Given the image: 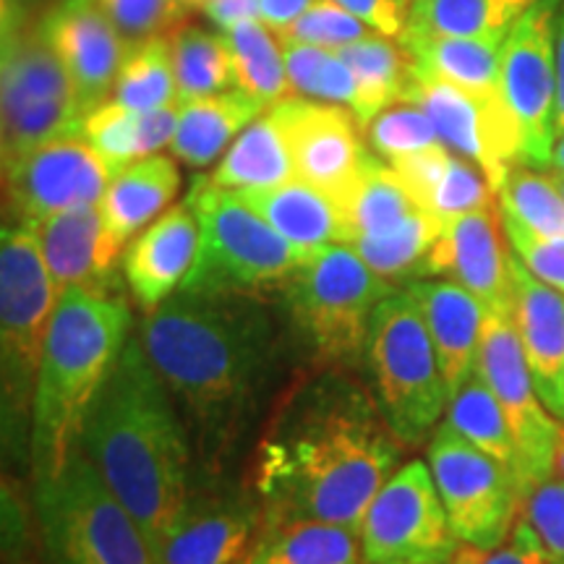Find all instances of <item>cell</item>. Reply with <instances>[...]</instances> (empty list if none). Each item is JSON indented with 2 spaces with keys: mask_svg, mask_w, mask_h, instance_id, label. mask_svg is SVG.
<instances>
[{
  "mask_svg": "<svg viewBox=\"0 0 564 564\" xmlns=\"http://www.w3.org/2000/svg\"><path fill=\"white\" fill-rule=\"evenodd\" d=\"M129 45L171 34L192 11L181 0H97Z\"/></svg>",
  "mask_w": 564,
  "mask_h": 564,
  "instance_id": "45",
  "label": "cell"
},
{
  "mask_svg": "<svg viewBox=\"0 0 564 564\" xmlns=\"http://www.w3.org/2000/svg\"><path fill=\"white\" fill-rule=\"evenodd\" d=\"M426 278H449L474 293L486 312L512 314V249H505L491 207L442 223Z\"/></svg>",
  "mask_w": 564,
  "mask_h": 564,
  "instance_id": "19",
  "label": "cell"
},
{
  "mask_svg": "<svg viewBox=\"0 0 564 564\" xmlns=\"http://www.w3.org/2000/svg\"><path fill=\"white\" fill-rule=\"evenodd\" d=\"M74 84L42 21H3L0 144L3 165L34 147L82 131Z\"/></svg>",
  "mask_w": 564,
  "mask_h": 564,
  "instance_id": "9",
  "label": "cell"
},
{
  "mask_svg": "<svg viewBox=\"0 0 564 564\" xmlns=\"http://www.w3.org/2000/svg\"><path fill=\"white\" fill-rule=\"evenodd\" d=\"M202 230L186 202L165 209L123 253V278L144 312L165 303L183 285L199 257Z\"/></svg>",
  "mask_w": 564,
  "mask_h": 564,
  "instance_id": "21",
  "label": "cell"
},
{
  "mask_svg": "<svg viewBox=\"0 0 564 564\" xmlns=\"http://www.w3.org/2000/svg\"><path fill=\"white\" fill-rule=\"evenodd\" d=\"M37 518L55 564H158L133 514L82 447L58 476L37 481Z\"/></svg>",
  "mask_w": 564,
  "mask_h": 564,
  "instance_id": "8",
  "label": "cell"
},
{
  "mask_svg": "<svg viewBox=\"0 0 564 564\" xmlns=\"http://www.w3.org/2000/svg\"><path fill=\"white\" fill-rule=\"evenodd\" d=\"M510 32L444 34V37H408L403 45L413 66L423 74L474 91L497 97L502 82V53Z\"/></svg>",
  "mask_w": 564,
  "mask_h": 564,
  "instance_id": "28",
  "label": "cell"
},
{
  "mask_svg": "<svg viewBox=\"0 0 564 564\" xmlns=\"http://www.w3.org/2000/svg\"><path fill=\"white\" fill-rule=\"evenodd\" d=\"M186 204L199 220V257L178 291L264 295L280 291L308 253L280 236L251 204L196 175ZM314 253V251H312Z\"/></svg>",
  "mask_w": 564,
  "mask_h": 564,
  "instance_id": "6",
  "label": "cell"
},
{
  "mask_svg": "<svg viewBox=\"0 0 564 564\" xmlns=\"http://www.w3.org/2000/svg\"><path fill=\"white\" fill-rule=\"evenodd\" d=\"M42 257L63 295L68 288H105L116 282V264L121 251L105 232L100 204H87L58 212L45 220L32 223Z\"/></svg>",
  "mask_w": 564,
  "mask_h": 564,
  "instance_id": "22",
  "label": "cell"
},
{
  "mask_svg": "<svg viewBox=\"0 0 564 564\" xmlns=\"http://www.w3.org/2000/svg\"><path fill=\"white\" fill-rule=\"evenodd\" d=\"M272 108L285 126L295 175L327 194L343 212L361 178L366 160L373 154L366 147V133L358 118L343 105L299 95L285 97Z\"/></svg>",
  "mask_w": 564,
  "mask_h": 564,
  "instance_id": "17",
  "label": "cell"
},
{
  "mask_svg": "<svg viewBox=\"0 0 564 564\" xmlns=\"http://www.w3.org/2000/svg\"><path fill=\"white\" fill-rule=\"evenodd\" d=\"M70 3H91V0H70Z\"/></svg>",
  "mask_w": 564,
  "mask_h": 564,
  "instance_id": "59",
  "label": "cell"
},
{
  "mask_svg": "<svg viewBox=\"0 0 564 564\" xmlns=\"http://www.w3.org/2000/svg\"><path fill=\"white\" fill-rule=\"evenodd\" d=\"M405 288L419 301L444 384L453 398L476 373L486 308L474 293L453 280H413Z\"/></svg>",
  "mask_w": 564,
  "mask_h": 564,
  "instance_id": "24",
  "label": "cell"
},
{
  "mask_svg": "<svg viewBox=\"0 0 564 564\" xmlns=\"http://www.w3.org/2000/svg\"><path fill=\"white\" fill-rule=\"evenodd\" d=\"M499 212L541 238H564V196L552 175L512 165L499 188Z\"/></svg>",
  "mask_w": 564,
  "mask_h": 564,
  "instance_id": "40",
  "label": "cell"
},
{
  "mask_svg": "<svg viewBox=\"0 0 564 564\" xmlns=\"http://www.w3.org/2000/svg\"><path fill=\"white\" fill-rule=\"evenodd\" d=\"M243 564H249V562H243Z\"/></svg>",
  "mask_w": 564,
  "mask_h": 564,
  "instance_id": "61",
  "label": "cell"
},
{
  "mask_svg": "<svg viewBox=\"0 0 564 564\" xmlns=\"http://www.w3.org/2000/svg\"><path fill=\"white\" fill-rule=\"evenodd\" d=\"M560 3H562V0H560Z\"/></svg>",
  "mask_w": 564,
  "mask_h": 564,
  "instance_id": "62",
  "label": "cell"
},
{
  "mask_svg": "<svg viewBox=\"0 0 564 564\" xmlns=\"http://www.w3.org/2000/svg\"><path fill=\"white\" fill-rule=\"evenodd\" d=\"M202 13L217 32H228L243 21L262 19V6L259 0H207L202 6Z\"/></svg>",
  "mask_w": 564,
  "mask_h": 564,
  "instance_id": "50",
  "label": "cell"
},
{
  "mask_svg": "<svg viewBox=\"0 0 564 564\" xmlns=\"http://www.w3.org/2000/svg\"><path fill=\"white\" fill-rule=\"evenodd\" d=\"M139 343L212 455L241 432L278 358L262 295L178 291L147 312Z\"/></svg>",
  "mask_w": 564,
  "mask_h": 564,
  "instance_id": "2",
  "label": "cell"
},
{
  "mask_svg": "<svg viewBox=\"0 0 564 564\" xmlns=\"http://www.w3.org/2000/svg\"><path fill=\"white\" fill-rule=\"evenodd\" d=\"M364 564H449L463 541L449 528L432 468L405 463L379 489L361 523Z\"/></svg>",
  "mask_w": 564,
  "mask_h": 564,
  "instance_id": "12",
  "label": "cell"
},
{
  "mask_svg": "<svg viewBox=\"0 0 564 564\" xmlns=\"http://www.w3.org/2000/svg\"><path fill=\"white\" fill-rule=\"evenodd\" d=\"M314 0H259L262 6V21L274 34L285 32Z\"/></svg>",
  "mask_w": 564,
  "mask_h": 564,
  "instance_id": "51",
  "label": "cell"
},
{
  "mask_svg": "<svg viewBox=\"0 0 564 564\" xmlns=\"http://www.w3.org/2000/svg\"><path fill=\"white\" fill-rule=\"evenodd\" d=\"M552 171L564 173V133H562V137H556L554 158H552Z\"/></svg>",
  "mask_w": 564,
  "mask_h": 564,
  "instance_id": "55",
  "label": "cell"
},
{
  "mask_svg": "<svg viewBox=\"0 0 564 564\" xmlns=\"http://www.w3.org/2000/svg\"><path fill=\"white\" fill-rule=\"evenodd\" d=\"M476 371L497 394L510 421L518 447V481L525 499L535 486L549 481L554 474L560 421L546 411L535 392L512 314L486 312Z\"/></svg>",
  "mask_w": 564,
  "mask_h": 564,
  "instance_id": "14",
  "label": "cell"
},
{
  "mask_svg": "<svg viewBox=\"0 0 564 564\" xmlns=\"http://www.w3.org/2000/svg\"><path fill=\"white\" fill-rule=\"evenodd\" d=\"M167 37H171L173 70L181 102L236 89L232 55L223 32H209L204 26L183 21L178 30H173Z\"/></svg>",
  "mask_w": 564,
  "mask_h": 564,
  "instance_id": "37",
  "label": "cell"
},
{
  "mask_svg": "<svg viewBox=\"0 0 564 564\" xmlns=\"http://www.w3.org/2000/svg\"><path fill=\"white\" fill-rule=\"evenodd\" d=\"M79 447L158 556L192 499V449L173 394L139 337L126 343L91 400Z\"/></svg>",
  "mask_w": 564,
  "mask_h": 564,
  "instance_id": "3",
  "label": "cell"
},
{
  "mask_svg": "<svg viewBox=\"0 0 564 564\" xmlns=\"http://www.w3.org/2000/svg\"><path fill=\"white\" fill-rule=\"evenodd\" d=\"M481 564H546L539 539H535L533 528L523 512H520L518 523L512 528L510 544H502L494 549V552H484Z\"/></svg>",
  "mask_w": 564,
  "mask_h": 564,
  "instance_id": "49",
  "label": "cell"
},
{
  "mask_svg": "<svg viewBox=\"0 0 564 564\" xmlns=\"http://www.w3.org/2000/svg\"><path fill=\"white\" fill-rule=\"evenodd\" d=\"M178 188V165L165 154L137 160L112 175L100 199L105 232H108L110 243L123 251V246L133 236L150 228L162 212L171 209Z\"/></svg>",
  "mask_w": 564,
  "mask_h": 564,
  "instance_id": "25",
  "label": "cell"
},
{
  "mask_svg": "<svg viewBox=\"0 0 564 564\" xmlns=\"http://www.w3.org/2000/svg\"><path fill=\"white\" fill-rule=\"evenodd\" d=\"M369 150L384 162H394L408 154L432 150L444 141L436 133L432 118L413 100H400L379 112L364 129Z\"/></svg>",
  "mask_w": 564,
  "mask_h": 564,
  "instance_id": "42",
  "label": "cell"
},
{
  "mask_svg": "<svg viewBox=\"0 0 564 564\" xmlns=\"http://www.w3.org/2000/svg\"><path fill=\"white\" fill-rule=\"evenodd\" d=\"M112 102L141 112L181 105L167 34L129 45V55L112 89Z\"/></svg>",
  "mask_w": 564,
  "mask_h": 564,
  "instance_id": "39",
  "label": "cell"
},
{
  "mask_svg": "<svg viewBox=\"0 0 564 564\" xmlns=\"http://www.w3.org/2000/svg\"><path fill=\"white\" fill-rule=\"evenodd\" d=\"M112 167L79 133L34 147L3 165V202L11 225H32L58 212L100 204Z\"/></svg>",
  "mask_w": 564,
  "mask_h": 564,
  "instance_id": "15",
  "label": "cell"
},
{
  "mask_svg": "<svg viewBox=\"0 0 564 564\" xmlns=\"http://www.w3.org/2000/svg\"><path fill=\"white\" fill-rule=\"evenodd\" d=\"M175 126H178V105L141 112L110 100L84 118L82 137L102 154L112 173H118L131 162L152 158L162 147H171Z\"/></svg>",
  "mask_w": 564,
  "mask_h": 564,
  "instance_id": "30",
  "label": "cell"
},
{
  "mask_svg": "<svg viewBox=\"0 0 564 564\" xmlns=\"http://www.w3.org/2000/svg\"><path fill=\"white\" fill-rule=\"evenodd\" d=\"M183 6H186L188 11H202V6L207 3V0H181Z\"/></svg>",
  "mask_w": 564,
  "mask_h": 564,
  "instance_id": "57",
  "label": "cell"
},
{
  "mask_svg": "<svg viewBox=\"0 0 564 564\" xmlns=\"http://www.w3.org/2000/svg\"><path fill=\"white\" fill-rule=\"evenodd\" d=\"M552 178H554L556 186H560V192H562V196H564V173H556V171H552Z\"/></svg>",
  "mask_w": 564,
  "mask_h": 564,
  "instance_id": "58",
  "label": "cell"
},
{
  "mask_svg": "<svg viewBox=\"0 0 564 564\" xmlns=\"http://www.w3.org/2000/svg\"><path fill=\"white\" fill-rule=\"evenodd\" d=\"M556 9L539 0L507 34L499 91L520 131V165L552 167L556 144Z\"/></svg>",
  "mask_w": 564,
  "mask_h": 564,
  "instance_id": "13",
  "label": "cell"
},
{
  "mask_svg": "<svg viewBox=\"0 0 564 564\" xmlns=\"http://www.w3.org/2000/svg\"><path fill=\"white\" fill-rule=\"evenodd\" d=\"M371 30L361 19L352 17L335 0H314L299 19L278 34L280 42H303V45L327 47V51H340L350 42L361 40Z\"/></svg>",
  "mask_w": 564,
  "mask_h": 564,
  "instance_id": "44",
  "label": "cell"
},
{
  "mask_svg": "<svg viewBox=\"0 0 564 564\" xmlns=\"http://www.w3.org/2000/svg\"><path fill=\"white\" fill-rule=\"evenodd\" d=\"M55 0H3V21H42L55 9Z\"/></svg>",
  "mask_w": 564,
  "mask_h": 564,
  "instance_id": "53",
  "label": "cell"
},
{
  "mask_svg": "<svg viewBox=\"0 0 564 564\" xmlns=\"http://www.w3.org/2000/svg\"><path fill=\"white\" fill-rule=\"evenodd\" d=\"M131 308L118 282L68 288L55 308L32 400L34 481L66 468L105 377L131 340Z\"/></svg>",
  "mask_w": 564,
  "mask_h": 564,
  "instance_id": "4",
  "label": "cell"
},
{
  "mask_svg": "<svg viewBox=\"0 0 564 564\" xmlns=\"http://www.w3.org/2000/svg\"><path fill=\"white\" fill-rule=\"evenodd\" d=\"M499 217L507 246L518 253L520 262L546 285L564 293V238H541L505 212H499Z\"/></svg>",
  "mask_w": 564,
  "mask_h": 564,
  "instance_id": "47",
  "label": "cell"
},
{
  "mask_svg": "<svg viewBox=\"0 0 564 564\" xmlns=\"http://www.w3.org/2000/svg\"><path fill=\"white\" fill-rule=\"evenodd\" d=\"M405 100L419 102L444 147L481 167L494 194H499L510 167L520 165V131L502 95H474L413 66Z\"/></svg>",
  "mask_w": 564,
  "mask_h": 564,
  "instance_id": "16",
  "label": "cell"
},
{
  "mask_svg": "<svg viewBox=\"0 0 564 564\" xmlns=\"http://www.w3.org/2000/svg\"><path fill=\"white\" fill-rule=\"evenodd\" d=\"M366 364L373 398L403 444H421L449 403L440 358L415 295L403 288L373 312Z\"/></svg>",
  "mask_w": 564,
  "mask_h": 564,
  "instance_id": "7",
  "label": "cell"
},
{
  "mask_svg": "<svg viewBox=\"0 0 564 564\" xmlns=\"http://www.w3.org/2000/svg\"><path fill=\"white\" fill-rule=\"evenodd\" d=\"M415 212H421V207L408 192L403 178L394 173L390 162L371 154L343 207L345 223H348L345 243H350L356 236H377V232L398 228L411 220Z\"/></svg>",
  "mask_w": 564,
  "mask_h": 564,
  "instance_id": "33",
  "label": "cell"
},
{
  "mask_svg": "<svg viewBox=\"0 0 564 564\" xmlns=\"http://www.w3.org/2000/svg\"><path fill=\"white\" fill-rule=\"evenodd\" d=\"M236 194L303 253H312L327 243L348 241V223L340 207L312 183L293 178L272 188Z\"/></svg>",
  "mask_w": 564,
  "mask_h": 564,
  "instance_id": "26",
  "label": "cell"
},
{
  "mask_svg": "<svg viewBox=\"0 0 564 564\" xmlns=\"http://www.w3.org/2000/svg\"><path fill=\"white\" fill-rule=\"evenodd\" d=\"M249 564H364L361 535L322 520L262 523Z\"/></svg>",
  "mask_w": 564,
  "mask_h": 564,
  "instance_id": "32",
  "label": "cell"
},
{
  "mask_svg": "<svg viewBox=\"0 0 564 564\" xmlns=\"http://www.w3.org/2000/svg\"><path fill=\"white\" fill-rule=\"evenodd\" d=\"M408 3H411V6H413V0H408Z\"/></svg>",
  "mask_w": 564,
  "mask_h": 564,
  "instance_id": "60",
  "label": "cell"
},
{
  "mask_svg": "<svg viewBox=\"0 0 564 564\" xmlns=\"http://www.w3.org/2000/svg\"><path fill=\"white\" fill-rule=\"evenodd\" d=\"M403 442L373 392L327 369L295 382L251 455L249 486L262 523L322 520L361 531Z\"/></svg>",
  "mask_w": 564,
  "mask_h": 564,
  "instance_id": "1",
  "label": "cell"
},
{
  "mask_svg": "<svg viewBox=\"0 0 564 564\" xmlns=\"http://www.w3.org/2000/svg\"><path fill=\"white\" fill-rule=\"evenodd\" d=\"M429 468L457 539L481 552L502 546L523 512L520 486L502 465L444 421L429 444Z\"/></svg>",
  "mask_w": 564,
  "mask_h": 564,
  "instance_id": "11",
  "label": "cell"
},
{
  "mask_svg": "<svg viewBox=\"0 0 564 564\" xmlns=\"http://www.w3.org/2000/svg\"><path fill=\"white\" fill-rule=\"evenodd\" d=\"M491 196L494 188L486 181L481 167L453 152V158L447 162V171L436 183L423 209L434 215L440 223H447L453 217L468 215V212L491 207Z\"/></svg>",
  "mask_w": 564,
  "mask_h": 564,
  "instance_id": "43",
  "label": "cell"
},
{
  "mask_svg": "<svg viewBox=\"0 0 564 564\" xmlns=\"http://www.w3.org/2000/svg\"><path fill=\"white\" fill-rule=\"evenodd\" d=\"M257 525H262L257 505L230 497H192L158 554V564L249 562L246 552Z\"/></svg>",
  "mask_w": 564,
  "mask_h": 564,
  "instance_id": "23",
  "label": "cell"
},
{
  "mask_svg": "<svg viewBox=\"0 0 564 564\" xmlns=\"http://www.w3.org/2000/svg\"><path fill=\"white\" fill-rule=\"evenodd\" d=\"M398 288L379 278L350 246L327 243L280 288L299 340L322 366H350L366 356L371 319Z\"/></svg>",
  "mask_w": 564,
  "mask_h": 564,
  "instance_id": "5",
  "label": "cell"
},
{
  "mask_svg": "<svg viewBox=\"0 0 564 564\" xmlns=\"http://www.w3.org/2000/svg\"><path fill=\"white\" fill-rule=\"evenodd\" d=\"M442 223L426 209L415 212L411 220L377 236H356L350 246L379 278L387 282H413L426 278L429 253L440 238Z\"/></svg>",
  "mask_w": 564,
  "mask_h": 564,
  "instance_id": "36",
  "label": "cell"
},
{
  "mask_svg": "<svg viewBox=\"0 0 564 564\" xmlns=\"http://www.w3.org/2000/svg\"><path fill=\"white\" fill-rule=\"evenodd\" d=\"M42 26L68 70L82 118L110 102L118 74L129 55V42L97 6V0H63L42 19Z\"/></svg>",
  "mask_w": 564,
  "mask_h": 564,
  "instance_id": "18",
  "label": "cell"
},
{
  "mask_svg": "<svg viewBox=\"0 0 564 564\" xmlns=\"http://www.w3.org/2000/svg\"><path fill=\"white\" fill-rule=\"evenodd\" d=\"M270 108L259 97L243 89H228L220 95L199 97L178 105V126H175L171 152L183 165L207 167L238 139L246 126L257 121Z\"/></svg>",
  "mask_w": 564,
  "mask_h": 564,
  "instance_id": "27",
  "label": "cell"
},
{
  "mask_svg": "<svg viewBox=\"0 0 564 564\" xmlns=\"http://www.w3.org/2000/svg\"><path fill=\"white\" fill-rule=\"evenodd\" d=\"M335 3L350 11L356 19H361L371 32L403 42L408 19H411L408 0H335Z\"/></svg>",
  "mask_w": 564,
  "mask_h": 564,
  "instance_id": "48",
  "label": "cell"
},
{
  "mask_svg": "<svg viewBox=\"0 0 564 564\" xmlns=\"http://www.w3.org/2000/svg\"><path fill=\"white\" fill-rule=\"evenodd\" d=\"M340 58L348 63L356 79V105L352 116L366 129L390 105L405 100L413 76V58L400 40L369 32L366 37L340 47Z\"/></svg>",
  "mask_w": 564,
  "mask_h": 564,
  "instance_id": "31",
  "label": "cell"
},
{
  "mask_svg": "<svg viewBox=\"0 0 564 564\" xmlns=\"http://www.w3.org/2000/svg\"><path fill=\"white\" fill-rule=\"evenodd\" d=\"M523 514L531 523L546 564H564V481L549 478L528 494Z\"/></svg>",
  "mask_w": 564,
  "mask_h": 564,
  "instance_id": "46",
  "label": "cell"
},
{
  "mask_svg": "<svg viewBox=\"0 0 564 564\" xmlns=\"http://www.w3.org/2000/svg\"><path fill=\"white\" fill-rule=\"evenodd\" d=\"M299 178L285 126L274 108H267L257 121L246 126L217 162L209 181L230 192L272 188Z\"/></svg>",
  "mask_w": 564,
  "mask_h": 564,
  "instance_id": "29",
  "label": "cell"
},
{
  "mask_svg": "<svg viewBox=\"0 0 564 564\" xmlns=\"http://www.w3.org/2000/svg\"><path fill=\"white\" fill-rule=\"evenodd\" d=\"M481 556H484L481 549L463 544V546H460V552L455 554V560L449 562V564H481Z\"/></svg>",
  "mask_w": 564,
  "mask_h": 564,
  "instance_id": "54",
  "label": "cell"
},
{
  "mask_svg": "<svg viewBox=\"0 0 564 564\" xmlns=\"http://www.w3.org/2000/svg\"><path fill=\"white\" fill-rule=\"evenodd\" d=\"M564 133V0L556 9V137Z\"/></svg>",
  "mask_w": 564,
  "mask_h": 564,
  "instance_id": "52",
  "label": "cell"
},
{
  "mask_svg": "<svg viewBox=\"0 0 564 564\" xmlns=\"http://www.w3.org/2000/svg\"><path fill=\"white\" fill-rule=\"evenodd\" d=\"M447 423L518 481V447H514L510 421H507L497 394L491 392V387L484 382L478 371L449 398Z\"/></svg>",
  "mask_w": 564,
  "mask_h": 564,
  "instance_id": "35",
  "label": "cell"
},
{
  "mask_svg": "<svg viewBox=\"0 0 564 564\" xmlns=\"http://www.w3.org/2000/svg\"><path fill=\"white\" fill-rule=\"evenodd\" d=\"M285 53L288 79H291L293 95L308 97V100L343 105L352 110L356 105V79L348 63L337 51L327 47L303 45V42H280Z\"/></svg>",
  "mask_w": 564,
  "mask_h": 564,
  "instance_id": "41",
  "label": "cell"
},
{
  "mask_svg": "<svg viewBox=\"0 0 564 564\" xmlns=\"http://www.w3.org/2000/svg\"><path fill=\"white\" fill-rule=\"evenodd\" d=\"M556 470L564 476V423L560 421V440H556V457H554Z\"/></svg>",
  "mask_w": 564,
  "mask_h": 564,
  "instance_id": "56",
  "label": "cell"
},
{
  "mask_svg": "<svg viewBox=\"0 0 564 564\" xmlns=\"http://www.w3.org/2000/svg\"><path fill=\"white\" fill-rule=\"evenodd\" d=\"M223 37L230 47L238 89L259 97L270 108L285 97H293L285 53H282L278 34L262 19L243 21V24L223 32Z\"/></svg>",
  "mask_w": 564,
  "mask_h": 564,
  "instance_id": "38",
  "label": "cell"
},
{
  "mask_svg": "<svg viewBox=\"0 0 564 564\" xmlns=\"http://www.w3.org/2000/svg\"><path fill=\"white\" fill-rule=\"evenodd\" d=\"M512 322L541 403L564 423V293L535 278L514 251Z\"/></svg>",
  "mask_w": 564,
  "mask_h": 564,
  "instance_id": "20",
  "label": "cell"
},
{
  "mask_svg": "<svg viewBox=\"0 0 564 564\" xmlns=\"http://www.w3.org/2000/svg\"><path fill=\"white\" fill-rule=\"evenodd\" d=\"M61 293L30 225H6L0 238V358L6 421L32 419L34 384Z\"/></svg>",
  "mask_w": 564,
  "mask_h": 564,
  "instance_id": "10",
  "label": "cell"
},
{
  "mask_svg": "<svg viewBox=\"0 0 564 564\" xmlns=\"http://www.w3.org/2000/svg\"><path fill=\"white\" fill-rule=\"evenodd\" d=\"M539 0H413L405 37L510 32Z\"/></svg>",
  "mask_w": 564,
  "mask_h": 564,
  "instance_id": "34",
  "label": "cell"
}]
</instances>
